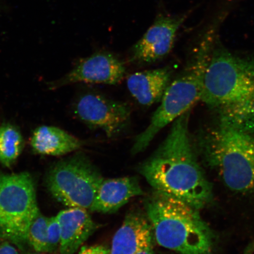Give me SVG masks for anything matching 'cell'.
<instances>
[{
    "instance_id": "cell-7",
    "label": "cell",
    "mask_w": 254,
    "mask_h": 254,
    "mask_svg": "<svg viewBox=\"0 0 254 254\" xmlns=\"http://www.w3.org/2000/svg\"><path fill=\"white\" fill-rule=\"evenodd\" d=\"M103 179L90 158L83 152H78L50 167L45 185L53 197L62 204L90 211Z\"/></svg>"
},
{
    "instance_id": "cell-13",
    "label": "cell",
    "mask_w": 254,
    "mask_h": 254,
    "mask_svg": "<svg viewBox=\"0 0 254 254\" xmlns=\"http://www.w3.org/2000/svg\"><path fill=\"white\" fill-rule=\"evenodd\" d=\"M152 236L147 215L138 211L130 212L114 235L110 254H136L152 244Z\"/></svg>"
},
{
    "instance_id": "cell-10",
    "label": "cell",
    "mask_w": 254,
    "mask_h": 254,
    "mask_svg": "<svg viewBox=\"0 0 254 254\" xmlns=\"http://www.w3.org/2000/svg\"><path fill=\"white\" fill-rule=\"evenodd\" d=\"M185 15H158L151 26L132 47L130 61L148 64L163 59L172 50Z\"/></svg>"
},
{
    "instance_id": "cell-16",
    "label": "cell",
    "mask_w": 254,
    "mask_h": 254,
    "mask_svg": "<svg viewBox=\"0 0 254 254\" xmlns=\"http://www.w3.org/2000/svg\"><path fill=\"white\" fill-rule=\"evenodd\" d=\"M25 141L17 127L9 123L0 125V164L10 168L23 152Z\"/></svg>"
},
{
    "instance_id": "cell-17",
    "label": "cell",
    "mask_w": 254,
    "mask_h": 254,
    "mask_svg": "<svg viewBox=\"0 0 254 254\" xmlns=\"http://www.w3.org/2000/svg\"><path fill=\"white\" fill-rule=\"evenodd\" d=\"M49 217L40 211L28 229L27 243L35 252L48 254L47 228Z\"/></svg>"
},
{
    "instance_id": "cell-1",
    "label": "cell",
    "mask_w": 254,
    "mask_h": 254,
    "mask_svg": "<svg viewBox=\"0 0 254 254\" xmlns=\"http://www.w3.org/2000/svg\"><path fill=\"white\" fill-rule=\"evenodd\" d=\"M190 112L173 122L166 139L143 162L139 171L154 190L200 209L211 202L213 193L190 137Z\"/></svg>"
},
{
    "instance_id": "cell-4",
    "label": "cell",
    "mask_w": 254,
    "mask_h": 254,
    "mask_svg": "<svg viewBox=\"0 0 254 254\" xmlns=\"http://www.w3.org/2000/svg\"><path fill=\"white\" fill-rule=\"evenodd\" d=\"M215 47L214 37L207 35L186 67L171 82L152 116L150 125L134 139L133 155L144 152L159 132L201 100L205 77Z\"/></svg>"
},
{
    "instance_id": "cell-3",
    "label": "cell",
    "mask_w": 254,
    "mask_h": 254,
    "mask_svg": "<svg viewBox=\"0 0 254 254\" xmlns=\"http://www.w3.org/2000/svg\"><path fill=\"white\" fill-rule=\"evenodd\" d=\"M145 214L159 246L179 254H211L213 233L199 209L154 190L144 202Z\"/></svg>"
},
{
    "instance_id": "cell-19",
    "label": "cell",
    "mask_w": 254,
    "mask_h": 254,
    "mask_svg": "<svg viewBox=\"0 0 254 254\" xmlns=\"http://www.w3.org/2000/svg\"><path fill=\"white\" fill-rule=\"evenodd\" d=\"M78 254H110V250L103 246L82 247Z\"/></svg>"
},
{
    "instance_id": "cell-5",
    "label": "cell",
    "mask_w": 254,
    "mask_h": 254,
    "mask_svg": "<svg viewBox=\"0 0 254 254\" xmlns=\"http://www.w3.org/2000/svg\"><path fill=\"white\" fill-rule=\"evenodd\" d=\"M199 147L206 164L228 189L254 191V136L219 121L202 136Z\"/></svg>"
},
{
    "instance_id": "cell-18",
    "label": "cell",
    "mask_w": 254,
    "mask_h": 254,
    "mask_svg": "<svg viewBox=\"0 0 254 254\" xmlns=\"http://www.w3.org/2000/svg\"><path fill=\"white\" fill-rule=\"evenodd\" d=\"M48 254L55 253L59 250L61 243V228L56 216L49 217L47 228Z\"/></svg>"
},
{
    "instance_id": "cell-15",
    "label": "cell",
    "mask_w": 254,
    "mask_h": 254,
    "mask_svg": "<svg viewBox=\"0 0 254 254\" xmlns=\"http://www.w3.org/2000/svg\"><path fill=\"white\" fill-rule=\"evenodd\" d=\"M30 144L35 154L60 157L79 150L85 142L59 127L41 126L32 133Z\"/></svg>"
},
{
    "instance_id": "cell-21",
    "label": "cell",
    "mask_w": 254,
    "mask_h": 254,
    "mask_svg": "<svg viewBox=\"0 0 254 254\" xmlns=\"http://www.w3.org/2000/svg\"><path fill=\"white\" fill-rule=\"evenodd\" d=\"M136 254H155L152 247V244L144 248Z\"/></svg>"
},
{
    "instance_id": "cell-2",
    "label": "cell",
    "mask_w": 254,
    "mask_h": 254,
    "mask_svg": "<svg viewBox=\"0 0 254 254\" xmlns=\"http://www.w3.org/2000/svg\"><path fill=\"white\" fill-rule=\"evenodd\" d=\"M201 100L219 121L254 132V59L214 48Z\"/></svg>"
},
{
    "instance_id": "cell-11",
    "label": "cell",
    "mask_w": 254,
    "mask_h": 254,
    "mask_svg": "<svg viewBox=\"0 0 254 254\" xmlns=\"http://www.w3.org/2000/svg\"><path fill=\"white\" fill-rule=\"evenodd\" d=\"M84 208H68L56 215L61 228L60 254H74L97 231L99 225Z\"/></svg>"
},
{
    "instance_id": "cell-6",
    "label": "cell",
    "mask_w": 254,
    "mask_h": 254,
    "mask_svg": "<svg viewBox=\"0 0 254 254\" xmlns=\"http://www.w3.org/2000/svg\"><path fill=\"white\" fill-rule=\"evenodd\" d=\"M40 211L30 173L0 172V238L23 252L28 229Z\"/></svg>"
},
{
    "instance_id": "cell-9",
    "label": "cell",
    "mask_w": 254,
    "mask_h": 254,
    "mask_svg": "<svg viewBox=\"0 0 254 254\" xmlns=\"http://www.w3.org/2000/svg\"><path fill=\"white\" fill-rule=\"evenodd\" d=\"M126 72L125 64L117 57L109 53H97L81 60L67 74L50 82L49 86L55 90L78 82L116 85L123 80Z\"/></svg>"
},
{
    "instance_id": "cell-22",
    "label": "cell",
    "mask_w": 254,
    "mask_h": 254,
    "mask_svg": "<svg viewBox=\"0 0 254 254\" xmlns=\"http://www.w3.org/2000/svg\"><path fill=\"white\" fill-rule=\"evenodd\" d=\"M254 254V239L250 242L244 250L243 254Z\"/></svg>"
},
{
    "instance_id": "cell-14",
    "label": "cell",
    "mask_w": 254,
    "mask_h": 254,
    "mask_svg": "<svg viewBox=\"0 0 254 254\" xmlns=\"http://www.w3.org/2000/svg\"><path fill=\"white\" fill-rule=\"evenodd\" d=\"M170 66L137 72L130 75L127 84L132 96L144 106L161 101L173 77Z\"/></svg>"
},
{
    "instance_id": "cell-8",
    "label": "cell",
    "mask_w": 254,
    "mask_h": 254,
    "mask_svg": "<svg viewBox=\"0 0 254 254\" xmlns=\"http://www.w3.org/2000/svg\"><path fill=\"white\" fill-rule=\"evenodd\" d=\"M73 110L75 116L89 128L100 129L109 138L123 134L131 123V110L128 104L98 93L81 95Z\"/></svg>"
},
{
    "instance_id": "cell-12",
    "label": "cell",
    "mask_w": 254,
    "mask_h": 254,
    "mask_svg": "<svg viewBox=\"0 0 254 254\" xmlns=\"http://www.w3.org/2000/svg\"><path fill=\"white\" fill-rule=\"evenodd\" d=\"M143 193L139 181L135 177L104 179L98 187L90 211L114 213L130 199L142 195Z\"/></svg>"
},
{
    "instance_id": "cell-20",
    "label": "cell",
    "mask_w": 254,
    "mask_h": 254,
    "mask_svg": "<svg viewBox=\"0 0 254 254\" xmlns=\"http://www.w3.org/2000/svg\"><path fill=\"white\" fill-rule=\"evenodd\" d=\"M0 254H19V253L13 244L0 238Z\"/></svg>"
},
{
    "instance_id": "cell-23",
    "label": "cell",
    "mask_w": 254,
    "mask_h": 254,
    "mask_svg": "<svg viewBox=\"0 0 254 254\" xmlns=\"http://www.w3.org/2000/svg\"><path fill=\"white\" fill-rule=\"evenodd\" d=\"M49 254L47 253H33V254Z\"/></svg>"
}]
</instances>
